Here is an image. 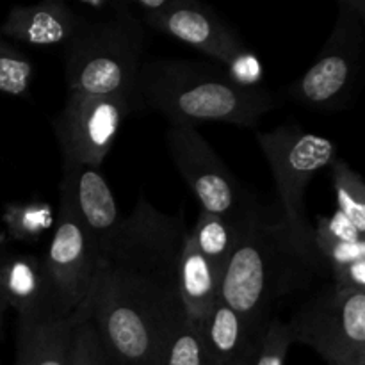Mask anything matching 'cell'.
Instances as JSON below:
<instances>
[{
	"instance_id": "1",
	"label": "cell",
	"mask_w": 365,
	"mask_h": 365,
	"mask_svg": "<svg viewBox=\"0 0 365 365\" xmlns=\"http://www.w3.org/2000/svg\"><path fill=\"white\" fill-rule=\"evenodd\" d=\"M185 234L184 209L166 214L141 195L98 250L81 310L110 365H157L163 344L185 319L177 282Z\"/></svg>"
},
{
	"instance_id": "2",
	"label": "cell",
	"mask_w": 365,
	"mask_h": 365,
	"mask_svg": "<svg viewBox=\"0 0 365 365\" xmlns=\"http://www.w3.org/2000/svg\"><path fill=\"white\" fill-rule=\"evenodd\" d=\"M135 110L150 109L171 121H223L255 128L277 106L264 86H242L220 64L207 61L153 59L141 64Z\"/></svg>"
},
{
	"instance_id": "3",
	"label": "cell",
	"mask_w": 365,
	"mask_h": 365,
	"mask_svg": "<svg viewBox=\"0 0 365 365\" xmlns=\"http://www.w3.org/2000/svg\"><path fill=\"white\" fill-rule=\"evenodd\" d=\"M316 273L319 271L296 252L282 225L262 216L241 228L221 269L220 298L262 337L274 305L310 284Z\"/></svg>"
},
{
	"instance_id": "4",
	"label": "cell",
	"mask_w": 365,
	"mask_h": 365,
	"mask_svg": "<svg viewBox=\"0 0 365 365\" xmlns=\"http://www.w3.org/2000/svg\"><path fill=\"white\" fill-rule=\"evenodd\" d=\"M110 11V18L86 20L64 45L66 91L118 96L134 103L145 52V27L125 0L113 2Z\"/></svg>"
},
{
	"instance_id": "5",
	"label": "cell",
	"mask_w": 365,
	"mask_h": 365,
	"mask_svg": "<svg viewBox=\"0 0 365 365\" xmlns=\"http://www.w3.org/2000/svg\"><path fill=\"white\" fill-rule=\"evenodd\" d=\"M277 189L282 225L296 252L317 271H323L316 248L314 228L305 216V191L319 171L330 168L337 157V143L307 132L302 125H282L269 132H257Z\"/></svg>"
},
{
	"instance_id": "6",
	"label": "cell",
	"mask_w": 365,
	"mask_h": 365,
	"mask_svg": "<svg viewBox=\"0 0 365 365\" xmlns=\"http://www.w3.org/2000/svg\"><path fill=\"white\" fill-rule=\"evenodd\" d=\"M365 56V0H339L337 18L316 63L287 88L305 109L334 113L353 102Z\"/></svg>"
},
{
	"instance_id": "7",
	"label": "cell",
	"mask_w": 365,
	"mask_h": 365,
	"mask_svg": "<svg viewBox=\"0 0 365 365\" xmlns=\"http://www.w3.org/2000/svg\"><path fill=\"white\" fill-rule=\"evenodd\" d=\"M164 139L178 175L189 185L203 212L223 217L237 227L264 216L252 192L214 152L195 123L171 121Z\"/></svg>"
},
{
	"instance_id": "8",
	"label": "cell",
	"mask_w": 365,
	"mask_h": 365,
	"mask_svg": "<svg viewBox=\"0 0 365 365\" xmlns=\"http://www.w3.org/2000/svg\"><path fill=\"white\" fill-rule=\"evenodd\" d=\"M287 324L294 344L312 348L328 365H365V292L324 285Z\"/></svg>"
},
{
	"instance_id": "9",
	"label": "cell",
	"mask_w": 365,
	"mask_h": 365,
	"mask_svg": "<svg viewBox=\"0 0 365 365\" xmlns=\"http://www.w3.org/2000/svg\"><path fill=\"white\" fill-rule=\"evenodd\" d=\"M146 27L212 57L242 86H262L264 68L234 27L198 0H168L155 13L139 14Z\"/></svg>"
},
{
	"instance_id": "10",
	"label": "cell",
	"mask_w": 365,
	"mask_h": 365,
	"mask_svg": "<svg viewBox=\"0 0 365 365\" xmlns=\"http://www.w3.org/2000/svg\"><path fill=\"white\" fill-rule=\"evenodd\" d=\"M134 113V103L125 98L66 91L63 107L52 121L63 166L100 170L125 120Z\"/></svg>"
},
{
	"instance_id": "11",
	"label": "cell",
	"mask_w": 365,
	"mask_h": 365,
	"mask_svg": "<svg viewBox=\"0 0 365 365\" xmlns=\"http://www.w3.org/2000/svg\"><path fill=\"white\" fill-rule=\"evenodd\" d=\"M43 255L57 305L73 314L88 299L98 262V246L63 203L57 207L52 241Z\"/></svg>"
},
{
	"instance_id": "12",
	"label": "cell",
	"mask_w": 365,
	"mask_h": 365,
	"mask_svg": "<svg viewBox=\"0 0 365 365\" xmlns=\"http://www.w3.org/2000/svg\"><path fill=\"white\" fill-rule=\"evenodd\" d=\"M59 203L68 207L98 250L123 221L110 185L96 168L63 166Z\"/></svg>"
},
{
	"instance_id": "13",
	"label": "cell",
	"mask_w": 365,
	"mask_h": 365,
	"mask_svg": "<svg viewBox=\"0 0 365 365\" xmlns=\"http://www.w3.org/2000/svg\"><path fill=\"white\" fill-rule=\"evenodd\" d=\"M75 312L68 314L57 303H48L18 314L14 365H70Z\"/></svg>"
},
{
	"instance_id": "14",
	"label": "cell",
	"mask_w": 365,
	"mask_h": 365,
	"mask_svg": "<svg viewBox=\"0 0 365 365\" xmlns=\"http://www.w3.org/2000/svg\"><path fill=\"white\" fill-rule=\"evenodd\" d=\"M86 21L70 4L61 0L13 6L0 24V34L13 43L29 46L66 45Z\"/></svg>"
},
{
	"instance_id": "15",
	"label": "cell",
	"mask_w": 365,
	"mask_h": 365,
	"mask_svg": "<svg viewBox=\"0 0 365 365\" xmlns=\"http://www.w3.org/2000/svg\"><path fill=\"white\" fill-rule=\"evenodd\" d=\"M200 331L214 365H252L260 335L221 298L200 323Z\"/></svg>"
},
{
	"instance_id": "16",
	"label": "cell",
	"mask_w": 365,
	"mask_h": 365,
	"mask_svg": "<svg viewBox=\"0 0 365 365\" xmlns=\"http://www.w3.org/2000/svg\"><path fill=\"white\" fill-rule=\"evenodd\" d=\"M0 289L16 314L57 303L43 253H11L0 274Z\"/></svg>"
},
{
	"instance_id": "17",
	"label": "cell",
	"mask_w": 365,
	"mask_h": 365,
	"mask_svg": "<svg viewBox=\"0 0 365 365\" xmlns=\"http://www.w3.org/2000/svg\"><path fill=\"white\" fill-rule=\"evenodd\" d=\"M177 282L185 317L200 324L220 299L221 274L198 252L189 230L182 242L180 257H178Z\"/></svg>"
},
{
	"instance_id": "18",
	"label": "cell",
	"mask_w": 365,
	"mask_h": 365,
	"mask_svg": "<svg viewBox=\"0 0 365 365\" xmlns=\"http://www.w3.org/2000/svg\"><path fill=\"white\" fill-rule=\"evenodd\" d=\"M2 230L11 242L38 245L56 225V212L43 198L6 203L0 214Z\"/></svg>"
},
{
	"instance_id": "19",
	"label": "cell",
	"mask_w": 365,
	"mask_h": 365,
	"mask_svg": "<svg viewBox=\"0 0 365 365\" xmlns=\"http://www.w3.org/2000/svg\"><path fill=\"white\" fill-rule=\"evenodd\" d=\"M248 225V223H246ZM241 228L237 225L230 223V221L223 220L214 214L200 212L198 220H196L195 227L189 230V235L195 241L198 252L216 267L217 271L223 269L227 264L228 257L234 252L235 245L241 235Z\"/></svg>"
},
{
	"instance_id": "20",
	"label": "cell",
	"mask_w": 365,
	"mask_h": 365,
	"mask_svg": "<svg viewBox=\"0 0 365 365\" xmlns=\"http://www.w3.org/2000/svg\"><path fill=\"white\" fill-rule=\"evenodd\" d=\"M331 187L335 192L337 212H341L360 234L365 235V182L346 160L330 164Z\"/></svg>"
},
{
	"instance_id": "21",
	"label": "cell",
	"mask_w": 365,
	"mask_h": 365,
	"mask_svg": "<svg viewBox=\"0 0 365 365\" xmlns=\"http://www.w3.org/2000/svg\"><path fill=\"white\" fill-rule=\"evenodd\" d=\"M157 365H214L203 342L200 324L185 317L160 348Z\"/></svg>"
},
{
	"instance_id": "22",
	"label": "cell",
	"mask_w": 365,
	"mask_h": 365,
	"mask_svg": "<svg viewBox=\"0 0 365 365\" xmlns=\"http://www.w3.org/2000/svg\"><path fill=\"white\" fill-rule=\"evenodd\" d=\"M34 64L31 57L0 34V95L31 98Z\"/></svg>"
},
{
	"instance_id": "23",
	"label": "cell",
	"mask_w": 365,
	"mask_h": 365,
	"mask_svg": "<svg viewBox=\"0 0 365 365\" xmlns=\"http://www.w3.org/2000/svg\"><path fill=\"white\" fill-rule=\"evenodd\" d=\"M70 365H110L95 327L81 309L71 323Z\"/></svg>"
},
{
	"instance_id": "24",
	"label": "cell",
	"mask_w": 365,
	"mask_h": 365,
	"mask_svg": "<svg viewBox=\"0 0 365 365\" xmlns=\"http://www.w3.org/2000/svg\"><path fill=\"white\" fill-rule=\"evenodd\" d=\"M292 344L294 341L287 321L273 316L260 337L252 365H285Z\"/></svg>"
},
{
	"instance_id": "25",
	"label": "cell",
	"mask_w": 365,
	"mask_h": 365,
	"mask_svg": "<svg viewBox=\"0 0 365 365\" xmlns=\"http://www.w3.org/2000/svg\"><path fill=\"white\" fill-rule=\"evenodd\" d=\"M13 252V242L7 239V235L4 234V230L0 228V274H2L4 264H6V260L9 259ZM7 310H9V307H7L6 299H4L2 296V289H0V337L4 335V316H6Z\"/></svg>"
},
{
	"instance_id": "26",
	"label": "cell",
	"mask_w": 365,
	"mask_h": 365,
	"mask_svg": "<svg viewBox=\"0 0 365 365\" xmlns=\"http://www.w3.org/2000/svg\"><path fill=\"white\" fill-rule=\"evenodd\" d=\"M82 6L91 7V9H98V11H106L113 7V2H107V0H81Z\"/></svg>"
}]
</instances>
